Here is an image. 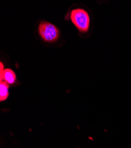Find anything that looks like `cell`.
<instances>
[{
  "mask_svg": "<svg viewBox=\"0 0 131 148\" xmlns=\"http://www.w3.org/2000/svg\"><path fill=\"white\" fill-rule=\"evenodd\" d=\"M71 20L78 30L81 33L88 31L90 24V18L88 13L83 9L76 8L71 12Z\"/></svg>",
  "mask_w": 131,
  "mask_h": 148,
  "instance_id": "obj_1",
  "label": "cell"
},
{
  "mask_svg": "<svg viewBox=\"0 0 131 148\" xmlns=\"http://www.w3.org/2000/svg\"><path fill=\"white\" fill-rule=\"evenodd\" d=\"M39 36L43 41L48 42H54L58 40L60 37V31L54 24L42 21L38 27Z\"/></svg>",
  "mask_w": 131,
  "mask_h": 148,
  "instance_id": "obj_2",
  "label": "cell"
},
{
  "mask_svg": "<svg viewBox=\"0 0 131 148\" xmlns=\"http://www.w3.org/2000/svg\"><path fill=\"white\" fill-rule=\"evenodd\" d=\"M3 80L9 84H14L16 81V75L15 73L10 69L4 70L3 73L0 74V81L2 82Z\"/></svg>",
  "mask_w": 131,
  "mask_h": 148,
  "instance_id": "obj_3",
  "label": "cell"
},
{
  "mask_svg": "<svg viewBox=\"0 0 131 148\" xmlns=\"http://www.w3.org/2000/svg\"><path fill=\"white\" fill-rule=\"evenodd\" d=\"M9 84L5 81H2L0 83V100H5L9 96Z\"/></svg>",
  "mask_w": 131,
  "mask_h": 148,
  "instance_id": "obj_4",
  "label": "cell"
}]
</instances>
